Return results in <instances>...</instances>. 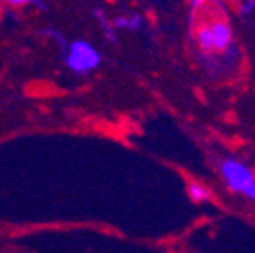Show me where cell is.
<instances>
[{
	"mask_svg": "<svg viewBox=\"0 0 255 253\" xmlns=\"http://www.w3.org/2000/svg\"><path fill=\"white\" fill-rule=\"evenodd\" d=\"M64 55H66L68 67L76 75H87V73L94 71L101 62L100 52L91 43L82 39L69 43Z\"/></svg>",
	"mask_w": 255,
	"mask_h": 253,
	"instance_id": "cell-1",
	"label": "cell"
},
{
	"mask_svg": "<svg viewBox=\"0 0 255 253\" xmlns=\"http://www.w3.org/2000/svg\"><path fill=\"white\" fill-rule=\"evenodd\" d=\"M222 175L232 191L243 193L255 200V175L245 165L227 159L222 165Z\"/></svg>",
	"mask_w": 255,
	"mask_h": 253,
	"instance_id": "cell-2",
	"label": "cell"
},
{
	"mask_svg": "<svg viewBox=\"0 0 255 253\" xmlns=\"http://www.w3.org/2000/svg\"><path fill=\"white\" fill-rule=\"evenodd\" d=\"M209 28H211V37H213V48L215 53L225 52L232 43V28L227 21L220 18V20L209 21Z\"/></svg>",
	"mask_w": 255,
	"mask_h": 253,
	"instance_id": "cell-3",
	"label": "cell"
},
{
	"mask_svg": "<svg viewBox=\"0 0 255 253\" xmlns=\"http://www.w3.org/2000/svg\"><path fill=\"white\" fill-rule=\"evenodd\" d=\"M188 195H190V198L193 202H207L211 198V191L207 190L204 184L195 182V181H191L190 184H188Z\"/></svg>",
	"mask_w": 255,
	"mask_h": 253,
	"instance_id": "cell-4",
	"label": "cell"
},
{
	"mask_svg": "<svg viewBox=\"0 0 255 253\" xmlns=\"http://www.w3.org/2000/svg\"><path fill=\"white\" fill-rule=\"evenodd\" d=\"M114 28H131V30H138L142 25V18L138 14L133 16H119L114 20Z\"/></svg>",
	"mask_w": 255,
	"mask_h": 253,
	"instance_id": "cell-5",
	"label": "cell"
},
{
	"mask_svg": "<svg viewBox=\"0 0 255 253\" xmlns=\"http://www.w3.org/2000/svg\"><path fill=\"white\" fill-rule=\"evenodd\" d=\"M2 2H5V4H9V5H27V4H34L36 7H39V9H46V5L41 2V0H2Z\"/></svg>",
	"mask_w": 255,
	"mask_h": 253,
	"instance_id": "cell-6",
	"label": "cell"
},
{
	"mask_svg": "<svg viewBox=\"0 0 255 253\" xmlns=\"http://www.w3.org/2000/svg\"><path fill=\"white\" fill-rule=\"evenodd\" d=\"M190 5H191V11L197 12L206 5V0H190Z\"/></svg>",
	"mask_w": 255,
	"mask_h": 253,
	"instance_id": "cell-7",
	"label": "cell"
}]
</instances>
